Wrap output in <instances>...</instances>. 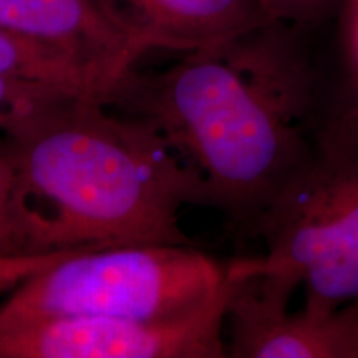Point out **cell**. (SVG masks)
Here are the masks:
<instances>
[{"mask_svg": "<svg viewBox=\"0 0 358 358\" xmlns=\"http://www.w3.org/2000/svg\"><path fill=\"white\" fill-rule=\"evenodd\" d=\"M302 30L268 22L163 70L134 69L105 100L166 141L194 206L249 234L306 164L320 127Z\"/></svg>", "mask_w": 358, "mask_h": 358, "instance_id": "1", "label": "cell"}, {"mask_svg": "<svg viewBox=\"0 0 358 358\" xmlns=\"http://www.w3.org/2000/svg\"><path fill=\"white\" fill-rule=\"evenodd\" d=\"M7 254L191 244L189 178L166 141L98 96L70 95L0 133Z\"/></svg>", "mask_w": 358, "mask_h": 358, "instance_id": "2", "label": "cell"}, {"mask_svg": "<svg viewBox=\"0 0 358 358\" xmlns=\"http://www.w3.org/2000/svg\"><path fill=\"white\" fill-rule=\"evenodd\" d=\"M229 264L191 244L83 248L22 282L0 306V329L50 317L189 319L226 301Z\"/></svg>", "mask_w": 358, "mask_h": 358, "instance_id": "3", "label": "cell"}, {"mask_svg": "<svg viewBox=\"0 0 358 358\" xmlns=\"http://www.w3.org/2000/svg\"><path fill=\"white\" fill-rule=\"evenodd\" d=\"M257 268L306 287V308L332 312L358 299V141L320 123L306 164L257 222Z\"/></svg>", "mask_w": 358, "mask_h": 358, "instance_id": "4", "label": "cell"}, {"mask_svg": "<svg viewBox=\"0 0 358 358\" xmlns=\"http://www.w3.org/2000/svg\"><path fill=\"white\" fill-rule=\"evenodd\" d=\"M227 357L358 358V302L332 312H289L299 284L257 268L254 259L229 262Z\"/></svg>", "mask_w": 358, "mask_h": 358, "instance_id": "5", "label": "cell"}, {"mask_svg": "<svg viewBox=\"0 0 358 358\" xmlns=\"http://www.w3.org/2000/svg\"><path fill=\"white\" fill-rule=\"evenodd\" d=\"M229 299V297H227ZM226 301L189 319L50 317L0 329V358H221Z\"/></svg>", "mask_w": 358, "mask_h": 358, "instance_id": "6", "label": "cell"}, {"mask_svg": "<svg viewBox=\"0 0 358 358\" xmlns=\"http://www.w3.org/2000/svg\"><path fill=\"white\" fill-rule=\"evenodd\" d=\"M0 27L75 58L108 95L153 50L106 0H0Z\"/></svg>", "mask_w": 358, "mask_h": 358, "instance_id": "7", "label": "cell"}, {"mask_svg": "<svg viewBox=\"0 0 358 358\" xmlns=\"http://www.w3.org/2000/svg\"><path fill=\"white\" fill-rule=\"evenodd\" d=\"M151 48L216 47L272 20L257 0H106Z\"/></svg>", "mask_w": 358, "mask_h": 358, "instance_id": "8", "label": "cell"}, {"mask_svg": "<svg viewBox=\"0 0 358 358\" xmlns=\"http://www.w3.org/2000/svg\"><path fill=\"white\" fill-rule=\"evenodd\" d=\"M0 77L55 87L106 100L108 90L95 73L55 48L0 27Z\"/></svg>", "mask_w": 358, "mask_h": 358, "instance_id": "9", "label": "cell"}, {"mask_svg": "<svg viewBox=\"0 0 358 358\" xmlns=\"http://www.w3.org/2000/svg\"><path fill=\"white\" fill-rule=\"evenodd\" d=\"M75 93L42 83L0 77V133L8 131L50 103Z\"/></svg>", "mask_w": 358, "mask_h": 358, "instance_id": "10", "label": "cell"}, {"mask_svg": "<svg viewBox=\"0 0 358 358\" xmlns=\"http://www.w3.org/2000/svg\"><path fill=\"white\" fill-rule=\"evenodd\" d=\"M272 20L307 29L319 24L330 12L342 6L343 0H257Z\"/></svg>", "mask_w": 358, "mask_h": 358, "instance_id": "11", "label": "cell"}, {"mask_svg": "<svg viewBox=\"0 0 358 358\" xmlns=\"http://www.w3.org/2000/svg\"><path fill=\"white\" fill-rule=\"evenodd\" d=\"M83 249V248H82ZM77 249L43 254H0V294L19 287L22 282L52 266Z\"/></svg>", "mask_w": 358, "mask_h": 358, "instance_id": "12", "label": "cell"}, {"mask_svg": "<svg viewBox=\"0 0 358 358\" xmlns=\"http://www.w3.org/2000/svg\"><path fill=\"white\" fill-rule=\"evenodd\" d=\"M343 3L347 6L348 55H350L353 80H355V87H353L355 93H353V96L358 98V0H343Z\"/></svg>", "mask_w": 358, "mask_h": 358, "instance_id": "13", "label": "cell"}, {"mask_svg": "<svg viewBox=\"0 0 358 358\" xmlns=\"http://www.w3.org/2000/svg\"><path fill=\"white\" fill-rule=\"evenodd\" d=\"M330 120L358 141V98L352 96L338 113L330 116Z\"/></svg>", "mask_w": 358, "mask_h": 358, "instance_id": "14", "label": "cell"}, {"mask_svg": "<svg viewBox=\"0 0 358 358\" xmlns=\"http://www.w3.org/2000/svg\"><path fill=\"white\" fill-rule=\"evenodd\" d=\"M3 204H6V181H3V164L0 156V254H7L3 244Z\"/></svg>", "mask_w": 358, "mask_h": 358, "instance_id": "15", "label": "cell"}]
</instances>
